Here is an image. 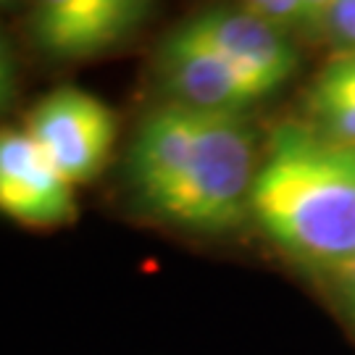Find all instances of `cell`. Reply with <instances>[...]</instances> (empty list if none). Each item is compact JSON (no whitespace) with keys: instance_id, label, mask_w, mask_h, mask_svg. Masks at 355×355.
<instances>
[{"instance_id":"cell-8","label":"cell","mask_w":355,"mask_h":355,"mask_svg":"<svg viewBox=\"0 0 355 355\" xmlns=\"http://www.w3.org/2000/svg\"><path fill=\"white\" fill-rule=\"evenodd\" d=\"M318 48L327 55L355 53V0H324Z\"/></svg>"},{"instance_id":"cell-7","label":"cell","mask_w":355,"mask_h":355,"mask_svg":"<svg viewBox=\"0 0 355 355\" xmlns=\"http://www.w3.org/2000/svg\"><path fill=\"white\" fill-rule=\"evenodd\" d=\"M245 6L300 48H318L324 0H245Z\"/></svg>"},{"instance_id":"cell-1","label":"cell","mask_w":355,"mask_h":355,"mask_svg":"<svg viewBox=\"0 0 355 355\" xmlns=\"http://www.w3.org/2000/svg\"><path fill=\"white\" fill-rule=\"evenodd\" d=\"M266 132L250 116L155 103L127 145L124 179L135 205L155 221L200 237L253 227L255 179Z\"/></svg>"},{"instance_id":"cell-6","label":"cell","mask_w":355,"mask_h":355,"mask_svg":"<svg viewBox=\"0 0 355 355\" xmlns=\"http://www.w3.org/2000/svg\"><path fill=\"white\" fill-rule=\"evenodd\" d=\"M297 119L324 140L355 145V53L327 55L305 87Z\"/></svg>"},{"instance_id":"cell-10","label":"cell","mask_w":355,"mask_h":355,"mask_svg":"<svg viewBox=\"0 0 355 355\" xmlns=\"http://www.w3.org/2000/svg\"><path fill=\"white\" fill-rule=\"evenodd\" d=\"M19 92V66L8 35L0 26V111H6Z\"/></svg>"},{"instance_id":"cell-3","label":"cell","mask_w":355,"mask_h":355,"mask_svg":"<svg viewBox=\"0 0 355 355\" xmlns=\"http://www.w3.org/2000/svg\"><path fill=\"white\" fill-rule=\"evenodd\" d=\"M24 129L71 184H85L108 166L116 145V114L82 87H55L26 114Z\"/></svg>"},{"instance_id":"cell-5","label":"cell","mask_w":355,"mask_h":355,"mask_svg":"<svg viewBox=\"0 0 355 355\" xmlns=\"http://www.w3.org/2000/svg\"><path fill=\"white\" fill-rule=\"evenodd\" d=\"M0 214L32 229L64 227L76 216L74 184L26 129L0 127Z\"/></svg>"},{"instance_id":"cell-4","label":"cell","mask_w":355,"mask_h":355,"mask_svg":"<svg viewBox=\"0 0 355 355\" xmlns=\"http://www.w3.org/2000/svg\"><path fill=\"white\" fill-rule=\"evenodd\" d=\"M155 13L145 0H45L29 13V37L58 64L92 61L124 48Z\"/></svg>"},{"instance_id":"cell-2","label":"cell","mask_w":355,"mask_h":355,"mask_svg":"<svg viewBox=\"0 0 355 355\" xmlns=\"http://www.w3.org/2000/svg\"><path fill=\"white\" fill-rule=\"evenodd\" d=\"M250 221L311 284L347 266L355 258V145L324 140L297 116L271 124Z\"/></svg>"},{"instance_id":"cell-9","label":"cell","mask_w":355,"mask_h":355,"mask_svg":"<svg viewBox=\"0 0 355 355\" xmlns=\"http://www.w3.org/2000/svg\"><path fill=\"white\" fill-rule=\"evenodd\" d=\"M313 287L324 295V300L337 313V318L343 321L345 327L350 329V334L355 337V258L347 266L334 271L331 277L321 279Z\"/></svg>"}]
</instances>
